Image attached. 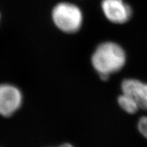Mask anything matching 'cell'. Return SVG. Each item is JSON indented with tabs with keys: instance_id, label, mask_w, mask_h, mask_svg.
<instances>
[{
	"instance_id": "1",
	"label": "cell",
	"mask_w": 147,
	"mask_h": 147,
	"mask_svg": "<svg viewBox=\"0 0 147 147\" xmlns=\"http://www.w3.org/2000/svg\"><path fill=\"white\" fill-rule=\"evenodd\" d=\"M92 65L103 80L108 78L110 74L120 71L126 62V55L123 49L114 42L101 44L93 53Z\"/></svg>"
},
{
	"instance_id": "2",
	"label": "cell",
	"mask_w": 147,
	"mask_h": 147,
	"mask_svg": "<svg viewBox=\"0 0 147 147\" xmlns=\"http://www.w3.org/2000/svg\"><path fill=\"white\" fill-rule=\"evenodd\" d=\"M52 16L56 26L63 32L75 33L82 25L81 10L72 3H59L53 9Z\"/></svg>"
},
{
	"instance_id": "3",
	"label": "cell",
	"mask_w": 147,
	"mask_h": 147,
	"mask_svg": "<svg viewBox=\"0 0 147 147\" xmlns=\"http://www.w3.org/2000/svg\"><path fill=\"white\" fill-rule=\"evenodd\" d=\"M22 103L20 90L11 84H0V115L9 117L15 113Z\"/></svg>"
},
{
	"instance_id": "4",
	"label": "cell",
	"mask_w": 147,
	"mask_h": 147,
	"mask_svg": "<svg viewBox=\"0 0 147 147\" xmlns=\"http://www.w3.org/2000/svg\"><path fill=\"white\" fill-rule=\"evenodd\" d=\"M102 8L106 17L114 23H126L131 17V8L123 0H103Z\"/></svg>"
},
{
	"instance_id": "5",
	"label": "cell",
	"mask_w": 147,
	"mask_h": 147,
	"mask_svg": "<svg viewBox=\"0 0 147 147\" xmlns=\"http://www.w3.org/2000/svg\"><path fill=\"white\" fill-rule=\"evenodd\" d=\"M121 91L136 102L139 109L147 110V83L137 79H125L121 83Z\"/></svg>"
},
{
	"instance_id": "6",
	"label": "cell",
	"mask_w": 147,
	"mask_h": 147,
	"mask_svg": "<svg viewBox=\"0 0 147 147\" xmlns=\"http://www.w3.org/2000/svg\"><path fill=\"white\" fill-rule=\"evenodd\" d=\"M117 101H118L119 106L125 112H126L128 114H130V115L135 114L139 110V107L136 102L131 97L127 95H125L123 93H122L120 96H119Z\"/></svg>"
},
{
	"instance_id": "7",
	"label": "cell",
	"mask_w": 147,
	"mask_h": 147,
	"mask_svg": "<svg viewBox=\"0 0 147 147\" xmlns=\"http://www.w3.org/2000/svg\"><path fill=\"white\" fill-rule=\"evenodd\" d=\"M138 129L140 133L147 139V116L141 117L138 123Z\"/></svg>"
},
{
	"instance_id": "8",
	"label": "cell",
	"mask_w": 147,
	"mask_h": 147,
	"mask_svg": "<svg viewBox=\"0 0 147 147\" xmlns=\"http://www.w3.org/2000/svg\"><path fill=\"white\" fill-rule=\"evenodd\" d=\"M59 147H74V146L70 144H63L61 145V146H59Z\"/></svg>"
}]
</instances>
